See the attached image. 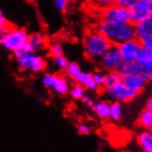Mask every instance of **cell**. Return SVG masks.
I'll return each mask as SVG.
<instances>
[{
	"mask_svg": "<svg viewBox=\"0 0 152 152\" xmlns=\"http://www.w3.org/2000/svg\"><path fill=\"white\" fill-rule=\"evenodd\" d=\"M96 30L115 45L136 38L132 23H116L101 20L96 26Z\"/></svg>",
	"mask_w": 152,
	"mask_h": 152,
	"instance_id": "6da1fadb",
	"label": "cell"
},
{
	"mask_svg": "<svg viewBox=\"0 0 152 152\" xmlns=\"http://www.w3.org/2000/svg\"><path fill=\"white\" fill-rule=\"evenodd\" d=\"M112 44L97 30H91L86 32L83 39L84 53L88 59H101Z\"/></svg>",
	"mask_w": 152,
	"mask_h": 152,
	"instance_id": "7a4b0ae2",
	"label": "cell"
},
{
	"mask_svg": "<svg viewBox=\"0 0 152 152\" xmlns=\"http://www.w3.org/2000/svg\"><path fill=\"white\" fill-rule=\"evenodd\" d=\"M28 39L29 34L24 29H19L13 26L6 34V36L3 38L0 44L5 49L8 51H12L14 53L18 49H20L21 46H23L28 42Z\"/></svg>",
	"mask_w": 152,
	"mask_h": 152,
	"instance_id": "3957f363",
	"label": "cell"
},
{
	"mask_svg": "<svg viewBox=\"0 0 152 152\" xmlns=\"http://www.w3.org/2000/svg\"><path fill=\"white\" fill-rule=\"evenodd\" d=\"M17 63L20 70L31 71L33 73L42 72L46 68V62L35 53H28L16 56Z\"/></svg>",
	"mask_w": 152,
	"mask_h": 152,
	"instance_id": "277c9868",
	"label": "cell"
},
{
	"mask_svg": "<svg viewBox=\"0 0 152 152\" xmlns=\"http://www.w3.org/2000/svg\"><path fill=\"white\" fill-rule=\"evenodd\" d=\"M102 20L116 23H130L129 8L113 4L100 12Z\"/></svg>",
	"mask_w": 152,
	"mask_h": 152,
	"instance_id": "5b68a950",
	"label": "cell"
},
{
	"mask_svg": "<svg viewBox=\"0 0 152 152\" xmlns=\"http://www.w3.org/2000/svg\"><path fill=\"white\" fill-rule=\"evenodd\" d=\"M130 23L133 25L143 20L152 15V1L150 0H137L129 7Z\"/></svg>",
	"mask_w": 152,
	"mask_h": 152,
	"instance_id": "8992f818",
	"label": "cell"
},
{
	"mask_svg": "<svg viewBox=\"0 0 152 152\" xmlns=\"http://www.w3.org/2000/svg\"><path fill=\"white\" fill-rule=\"evenodd\" d=\"M42 83L58 95H66L70 89L67 79L63 76L56 74L45 75L42 78Z\"/></svg>",
	"mask_w": 152,
	"mask_h": 152,
	"instance_id": "52a82bcc",
	"label": "cell"
},
{
	"mask_svg": "<svg viewBox=\"0 0 152 152\" xmlns=\"http://www.w3.org/2000/svg\"><path fill=\"white\" fill-rule=\"evenodd\" d=\"M105 92L111 99L120 102H128L133 101L137 96V93L131 91L126 85L122 82L113 85L109 88H105Z\"/></svg>",
	"mask_w": 152,
	"mask_h": 152,
	"instance_id": "ba28073f",
	"label": "cell"
},
{
	"mask_svg": "<svg viewBox=\"0 0 152 152\" xmlns=\"http://www.w3.org/2000/svg\"><path fill=\"white\" fill-rule=\"evenodd\" d=\"M117 47L120 52L122 60L134 62L136 61L137 55L141 47V44L137 39L134 38L117 44Z\"/></svg>",
	"mask_w": 152,
	"mask_h": 152,
	"instance_id": "9c48e42d",
	"label": "cell"
},
{
	"mask_svg": "<svg viewBox=\"0 0 152 152\" xmlns=\"http://www.w3.org/2000/svg\"><path fill=\"white\" fill-rule=\"evenodd\" d=\"M121 61L122 57L120 55V52L118 50L117 45H115V44H112V46L101 58L102 66L107 71L114 70Z\"/></svg>",
	"mask_w": 152,
	"mask_h": 152,
	"instance_id": "30bf717a",
	"label": "cell"
},
{
	"mask_svg": "<svg viewBox=\"0 0 152 152\" xmlns=\"http://www.w3.org/2000/svg\"><path fill=\"white\" fill-rule=\"evenodd\" d=\"M114 71L122 78L131 76V75H139L140 74V66L136 61H126L122 60L115 67Z\"/></svg>",
	"mask_w": 152,
	"mask_h": 152,
	"instance_id": "8fae6325",
	"label": "cell"
},
{
	"mask_svg": "<svg viewBox=\"0 0 152 152\" xmlns=\"http://www.w3.org/2000/svg\"><path fill=\"white\" fill-rule=\"evenodd\" d=\"M134 30H135V37L138 41L152 36V16L146 18L134 25Z\"/></svg>",
	"mask_w": 152,
	"mask_h": 152,
	"instance_id": "7c38bea8",
	"label": "cell"
},
{
	"mask_svg": "<svg viewBox=\"0 0 152 152\" xmlns=\"http://www.w3.org/2000/svg\"><path fill=\"white\" fill-rule=\"evenodd\" d=\"M123 83L138 95L147 87V82L139 75H131L123 78Z\"/></svg>",
	"mask_w": 152,
	"mask_h": 152,
	"instance_id": "4fadbf2b",
	"label": "cell"
},
{
	"mask_svg": "<svg viewBox=\"0 0 152 152\" xmlns=\"http://www.w3.org/2000/svg\"><path fill=\"white\" fill-rule=\"evenodd\" d=\"M75 81L77 84L82 86L84 88L89 89V91H97L98 86L94 82V79L92 77V74L86 73V72H80L76 77Z\"/></svg>",
	"mask_w": 152,
	"mask_h": 152,
	"instance_id": "5bb4252c",
	"label": "cell"
},
{
	"mask_svg": "<svg viewBox=\"0 0 152 152\" xmlns=\"http://www.w3.org/2000/svg\"><path fill=\"white\" fill-rule=\"evenodd\" d=\"M28 43L31 45L33 53L42 51V49L46 47V44H47L46 37L40 32L33 33L31 35H29Z\"/></svg>",
	"mask_w": 152,
	"mask_h": 152,
	"instance_id": "9a60e30c",
	"label": "cell"
},
{
	"mask_svg": "<svg viewBox=\"0 0 152 152\" xmlns=\"http://www.w3.org/2000/svg\"><path fill=\"white\" fill-rule=\"evenodd\" d=\"M110 105L111 103L105 101H100L94 103L92 110L102 121H108L110 119Z\"/></svg>",
	"mask_w": 152,
	"mask_h": 152,
	"instance_id": "2e32d148",
	"label": "cell"
},
{
	"mask_svg": "<svg viewBox=\"0 0 152 152\" xmlns=\"http://www.w3.org/2000/svg\"><path fill=\"white\" fill-rule=\"evenodd\" d=\"M137 143L141 149L145 152L152 151V133L150 129H145L137 137Z\"/></svg>",
	"mask_w": 152,
	"mask_h": 152,
	"instance_id": "e0dca14e",
	"label": "cell"
},
{
	"mask_svg": "<svg viewBox=\"0 0 152 152\" xmlns=\"http://www.w3.org/2000/svg\"><path fill=\"white\" fill-rule=\"evenodd\" d=\"M137 126L144 129H151L152 127V111L147 108L143 110L137 121Z\"/></svg>",
	"mask_w": 152,
	"mask_h": 152,
	"instance_id": "ac0fdd59",
	"label": "cell"
},
{
	"mask_svg": "<svg viewBox=\"0 0 152 152\" xmlns=\"http://www.w3.org/2000/svg\"><path fill=\"white\" fill-rule=\"evenodd\" d=\"M123 81V78L115 72L114 70H111L108 71V73L106 75H104V84H103V88H109L112 87L113 85H116L120 82Z\"/></svg>",
	"mask_w": 152,
	"mask_h": 152,
	"instance_id": "d6986e66",
	"label": "cell"
},
{
	"mask_svg": "<svg viewBox=\"0 0 152 152\" xmlns=\"http://www.w3.org/2000/svg\"><path fill=\"white\" fill-rule=\"evenodd\" d=\"M150 61H152V50L141 46L137 55L136 62L137 64L141 65Z\"/></svg>",
	"mask_w": 152,
	"mask_h": 152,
	"instance_id": "ffe728a7",
	"label": "cell"
},
{
	"mask_svg": "<svg viewBox=\"0 0 152 152\" xmlns=\"http://www.w3.org/2000/svg\"><path fill=\"white\" fill-rule=\"evenodd\" d=\"M122 117V105L120 102L114 101L110 105V119L114 122H119Z\"/></svg>",
	"mask_w": 152,
	"mask_h": 152,
	"instance_id": "44dd1931",
	"label": "cell"
},
{
	"mask_svg": "<svg viewBox=\"0 0 152 152\" xmlns=\"http://www.w3.org/2000/svg\"><path fill=\"white\" fill-rule=\"evenodd\" d=\"M89 5L96 10H100V12L105 8L111 7L115 4V0H88Z\"/></svg>",
	"mask_w": 152,
	"mask_h": 152,
	"instance_id": "7402d4cb",
	"label": "cell"
},
{
	"mask_svg": "<svg viewBox=\"0 0 152 152\" xmlns=\"http://www.w3.org/2000/svg\"><path fill=\"white\" fill-rule=\"evenodd\" d=\"M81 72V67L80 66L76 63V62H71V63H68L66 70H65V73L66 75L70 77L71 79H75V77Z\"/></svg>",
	"mask_w": 152,
	"mask_h": 152,
	"instance_id": "603a6c76",
	"label": "cell"
},
{
	"mask_svg": "<svg viewBox=\"0 0 152 152\" xmlns=\"http://www.w3.org/2000/svg\"><path fill=\"white\" fill-rule=\"evenodd\" d=\"M70 96L72 97L74 100H81V98L85 94V88L78 84H76L75 86L72 87V88L69 89Z\"/></svg>",
	"mask_w": 152,
	"mask_h": 152,
	"instance_id": "cb8c5ba5",
	"label": "cell"
},
{
	"mask_svg": "<svg viewBox=\"0 0 152 152\" xmlns=\"http://www.w3.org/2000/svg\"><path fill=\"white\" fill-rule=\"evenodd\" d=\"M49 53H50L51 56L56 57V56H63L64 50L59 42H52L49 47Z\"/></svg>",
	"mask_w": 152,
	"mask_h": 152,
	"instance_id": "d4e9b609",
	"label": "cell"
},
{
	"mask_svg": "<svg viewBox=\"0 0 152 152\" xmlns=\"http://www.w3.org/2000/svg\"><path fill=\"white\" fill-rule=\"evenodd\" d=\"M53 62H55V64L56 65V66L62 70V71H65L67 65L69 62L67 61V59L63 56H56V57H53Z\"/></svg>",
	"mask_w": 152,
	"mask_h": 152,
	"instance_id": "484cf974",
	"label": "cell"
},
{
	"mask_svg": "<svg viewBox=\"0 0 152 152\" xmlns=\"http://www.w3.org/2000/svg\"><path fill=\"white\" fill-rule=\"evenodd\" d=\"M92 77L94 79V82L98 86V88H99V87L103 88V84H104V74H102L101 72H95L94 74H92Z\"/></svg>",
	"mask_w": 152,
	"mask_h": 152,
	"instance_id": "4316f807",
	"label": "cell"
},
{
	"mask_svg": "<svg viewBox=\"0 0 152 152\" xmlns=\"http://www.w3.org/2000/svg\"><path fill=\"white\" fill-rule=\"evenodd\" d=\"M56 7L59 11L64 12L67 8L69 0H56Z\"/></svg>",
	"mask_w": 152,
	"mask_h": 152,
	"instance_id": "83f0119b",
	"label": "cell"
},
{
	"mask_svg": "<svg viewBox=\"0 0 152 152\" xmlns=\"http://www.w3.org/2000/svg\"><path fill=\"white\" fill-rule=\"evenodd\" d=\"M137 0H115V4H118L120 6L126 7H130L134 4H135Z\"/></svg>",
	"mask_w": 152,
	"mask_h": 152,
	"instance_id": "f1b7e54d",
	"label": "cell"
},
{
	"mask_svg": "<svg viewBox=\"0 0 152 152\" xmlns=\"http://www.w3.org/2000/svg\"><path fill=\"white\" fill-rule=\"evenodd\" d=\"M139 42H140L141 46L152 50V36H150V37H146V38H144V39L140 40Z\"/></svg>",
	"mask_w": 152,
	"mask_h": 152,
	"instance_id": "f546056e",
	"label": "cell"
},
{
	"mask_svg": "<svg viewBox=\"0 0 152 152\" xmlns=\"http://www.w3.org/2000/svg\"><path fill=\"white\" fill-rule=\"evenodd\" d=\"M12 27H13V25L10 24V23L4 26V27H0V42H2L3 38L6 36V34L8 32V31H10Z\"/></svg>",
	"mask_w": 152,
	"mask_h": 152,
	"instance_id": "4dcf8cb0",
	"label": "cell"
},
{
	"mask_svg": "<svg viewBox=\"0 0 152 152\" xmlns=\"http://www.w3.org/2000/svg\"><path fill=\"white\" fill-rule=\"evenodd\" d=\"M77 131L80 135H88L91 133V128L85 124H80L77 126Z\"/></svg>",
	"mask_w": 152,
	"mask_h": 152,
	"instance_id": "1f68e13d",
	"label": "cell"
},
{
	"mask_svg": "<svg viewBox=\"0 0 152 152\" xmlns=\"http://www.w3.org/2000/svg\"><path fill=\"white\" fill-rule=\"evenodd\" d=\"M81 101H82L85 104H87V105L89 107V108H91V109L93 108V106H94V103H95V102H93V100H92L89 96L84 94V96L81 98Z\"/></svg>",
	"mask_w": 152,
	"mask_h": 152,
	"instance_id": "d6a6232c",
	"label": "cell"
},
{
	"mask_svg": "<svg viewBox=\"0 0 152 152\" xmlns=\"http://www.w3.org/2000/svg\"><path fill=\"white\" fill-rule=\"evenodd\" d=\"M7 24H10V22H8L6 19V17L4 16L3 12L0 10V27H4Z\"/></svg>",
	"mask_w": 152,
	"mask_h": 152,
	"instance_id": "836d02e7",
	"label": "cell"
},
{
	"mask_svg": "<svg viewBox=\"0 0 152 152\" xmlns=\"http://www.w3.org/2000/svg\"><path fill=\"white\" fill-rule=\"evenodd\" d=\"M146 108H147L148 110H150V111H152V99H151V98H149V99L148 100Z\"/></svg>",
	"mask_w": 152,
	"mask_h": 152,
	"instance_id": "e575fe53",
	"label": "cell"
},
{
	"mask_svg": "<svg viewBox=\"0 0 152 152\" xmlns=\"http://www.w3.org/2000/svg\"><path fill=\"white\" fill-rule=\"evenodd\" d=\"M150 1H152V0H150Z\"/></svg>",
	"mask_w": 152,
	"mask_h": 152,
	"instance_id": "d590c367",
	"label": "cell"
}]
</instances>
